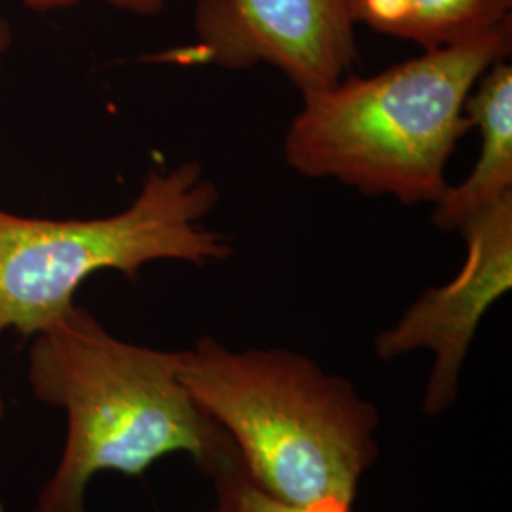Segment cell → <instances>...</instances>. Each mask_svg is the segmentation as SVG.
Returning a JSON list of instances; mask_svg holds the SVG:
<instances>
[{"label": "cell", "instance_id": "6da1fadb", "mask_svg": "<svg viewBox=\"0 0 512 512\" xmlns=\"http://www.w3.org/2000/svg\"><path fill=\"white\" fill-rule=\"evenodd\" d=\"M31 340V391L67 414L65 448L35 512H86L101 471L143 476L164 456L188 454L209 476L238 454L179 380V351L120 340L78 304Z\"/></svg>", "mask_w": 512, "mask_h": 512}, {"label": "cell", "instance_id": "7a4b0ae2", "mask_svg": "<svg viewBox=\"0 0 512 512\" xmlns=\"http://www.w3.org/2000/svg\"><path fill=\"white\" fill-rule=\"evenodd\" d=\"M512 23L484 37L391 65L348 74L302 93L283 141L285 162L308 179H332L403 205L439 200L446 167L473 128L467 97L480 76L511 54Z\"/></svg>", "mask_w": 512, "mask_h": 512}, {"label": "cell", "instance_id": "3957f363", "mask_svg": "<svg viewBox=\"0 0 512 512\" xmlns=\"http://www.w3.org/2000/svg\"><path fill=\"white\" fill-rule=\"evenodd\" d=\"M179 380L275 499L351 507L376 461V408L346 378L289 349L232 351L213 338L179 351Z\"/></svg>", "mask_w": 512, "mask_h": 512}, {"label": "cell", "instance_id": "277c9868", "mask_svg": "<svg viewBox=\"0 0 512 512\" xmlns=\"http://www.w3.org/2000/svg\"><path fill=\"white\" fill-rule=\"evenodd\" d=\"M217 205V184L190 160L152 169L137 198L109 217L35 219L0 207V336L31 338L50 327L97 272L137 281L158 260H228L230 239L205 224Z\"/></svg>", "mask_w": 512, "mask_h": 512}, {"label": "cell", "instance_id": "5b68a950", "mask_svg": "<svg viewBox=\"0 0 512 512\" xmlns=\"http://www.w3.org/2000/svg\"><path fill=\"white\" fill-rule=\"evenodd\" d=\"M194 35L154 61L226 71L268 65L308 93L340 82L359 59L351 0H198Z\"/></svg>", "mask_w": 512, "mask_h": 512}, {"label": "cell", "instance_id": "8992f818", "mask_svg": "<svg viewBox=\"0 0 512 512\" xmlns=\"http://www.w3.org/2000/svg\"><path fill=\"white\" fill-rule=\"evenodd\" d=\"M467 258L444 287L427 289L399 323L376 338V353L391 361L431 349L435 366L423 412L437 416L458 397L459 372L482 317L512 287V194L476 213L459 228Z\"/></svg>", "mask_w": 512, "mask_h": 512}, {"label": "cell", "instance_id": "52a82bcc", "mask_svg": "<svg viewBox=\"0 0 512 512\" xmlns=\"http://www.w3.org/2000/svg\"><path fill=\"white\" fill-rule=\"evenodd\" d=\"M465 112L480 131V154L458 186H448L433 203V224L459 230L476 213L512 194V67L505 59L480 76Z\"/></svg>", "mask_w": 512, "mask_h": 512}, {"label": "cell", "instance_id": "ba28073f", "mask_svg": "<svg viewBox=\"0 0 512 512\" xmlns=\"http://www.w3.org/2000/svg\"><path fill=\"white\" fill-rule=\"evenodd\" d=\"M351 18L374 33L437 50L512 23V0H351Z\"/></svg>", "mask_w": 512, "mask_h": 512}, {"label": "cell", "instance_id": "9c48e42d", "mask_svg": "<svg viewBox=\"0 0 512 512\" xmlns=\"http://www.w3.org/2000/svg\"><path fill=\"white\" fill-rule=\"evenodd\" d=\"M209 476L213 478L217 492V505L209 512H351V507L338 501L294 507L275 499L274 495L262 490L247 473L239 452L220 463Z\"/></svg>", "mask_w": 512, "mask_h": 512}, {"label": "cell", "instance_id": "30bf717a", "mask_svg": "<svg viewBox=\"0 0 512 512\" xmlns=\"http://www.w3.org/2000/svg\"><path fill=\"white\" fill-rule=\"evenodd\" d=\"M21 2L25 4V8H29L33 12H40V14L65 10V8H71V6L82 4V2H105L116 10L129 12L135 16H145V18L160 14L165 6V0H21Z\"/></svg>", "mask_w": 512, "mask_h": 512}, {"label": "cell", "instance_id": "8fae6325", "mask_svg": "<svg viewBox=\"0 0 512 512\" xmlns=\"http://www.w3.org/2000/svg\"><path fill=\"white\" fill-rule=\"evenodd\" d=\"M12 44H14L12 25H10L8 19L4 18V16H0V63H2V59L6 57V54L10 52Z\"/></svg>", "mask_w": 512, "mask_h": 512}, {"label": "cell", "instance_id": "7c38bea8", "mask_svg": "<svg viewBox=\"0 0 512 512\" xmlns=\"http://www.w3.org/2000/svg\"><path fill=\"white\" fill-rule=\"evenodd\" d=\"M4 418V399H2V391H0V421Z\"/></svg>", "mask_w": 512, "mask_h": 512}]
</instances>
